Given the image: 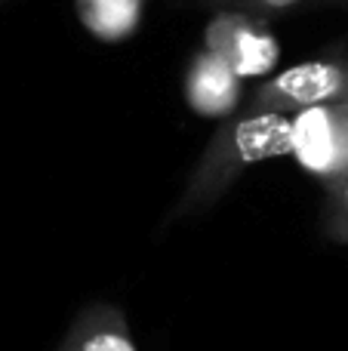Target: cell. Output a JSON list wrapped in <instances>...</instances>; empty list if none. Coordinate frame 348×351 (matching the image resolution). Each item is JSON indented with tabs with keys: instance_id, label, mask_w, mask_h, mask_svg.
Returning a JSON list of instances; mask_svg holds the SVG:
<instances>
[{
	"instance_id": "cell-10",
	"label": "cell",
	"mask_w": 348,
	"mask_h": 351,
	"mask_svg": "<svg viewBox=\"0 0 348 351\" xmlns=\"http://www.w3.org/2000/svg\"><path fill=\"white\" fill-rule=\"evenodd\" d=\"M336 56H343V59H348V43H345V47H343V49H339V53H336Z\"/></svg>"
},
{
	"instance_id": "cell-7",
	"label": "cell",
	"mask_w": 348,
	"mask_h": 351,
	"mask_svg": "<svg viewBox=\"0 0 348 351\" xmlns=\"http://www.w3.org/2000/svg\"><path fill=\"white\" fill-rule=\"evenodd\" d=\"M321 231L327 241L348 247V176L324 185V206H321Z\"/></svg>"
},
{
	"instance_id": "cell-6",
	"label": "cell",
	"mask_w": 348,
	"mask_h": 351,
	"mask_svg": "<svg viewBox=\"0 0 348 351\" xmlns=\"http://www.w3.org/2000/svg\"><path fill=\"white\" fill-rule=\"evenodd\" d=\"M77 10L92 34L117 40L139 22L142 0H77Z\"/></svg>"
},
{
	"instance_id": "cell-5",
	"label": "cell",
	"mask_w": 348,
	"mask_h": 351,
	"mask_svg": "<svg viewBox=\"0 0 348 351\" xmlns=\"http://www.w3.org/2000/svg\"><path fill=\"white\" fill-rule=\"evenodd\" d=\"M188 102L197 114H210V117H222L225 111H232L238 105L240 96V77L213 53L203 49L195 56L188 68Z\"/></svg>"
},
{
	"instance_id": "cell-2",
	"label": "cell",
	"mask_w": 348,
	"mask_h": 351,
	"mask_svg": "<svg viewBox=\"0 0 348 351\" xmlns=\"http://www.w3.org/2000/svg\"><path fill=\"white\" fill-rule=\"evenodd\" d=\"M324 105H348V59H308L271 74L250 93L247 111L296 114Z\"/></svg>"
},
{
	"instance_id": "cell-9",
	"label": "cell",
	"mask_w": 348,
	"mask_h": 351,
	"mask_svg": "<svg viewBox=\"0 0 348 351\" xmlns=\"http://www.w3.org/2000/svg\"><path fill=\"white\" fill-rule=\"evenodd\" d=\"M195 3H201V6H210V10H228V6H232L234 0H195Z\"/></svg>"
},
{
	"instance_id": "cell-3",
	"label": "cell",
	"mask_w": 348,
	"mask_h": 351,
	"mask_svg": "<svg viewBox=\"0 0 348 351\" xmlns=\"http://www.w3.org/2000/svg\"><path fill=\"white\" fill-rule=\"evenodd\" d=\"M314 142H324V145H318L302 158L308 173H314L324 185L348 176V105H324V108L299 111L293 154Z\"/></svg>"
},
{
	"instance_id": "cell-4",
	"label": "cell",
	"mask_w": 348,
	"mask_h": 351,
	"mask_svg": "<svg viewBox=\"0 0 348 351\" xmlns=\"http://www.w3.org/2000/svg\"><path fill=\"white\" fill-rule=\"evenodd\" d=\"M55 351H139L129 321L117 305L90 302L77 311Z\"/></svg>"
},
{
	"instance_id": "cell-8",
	"label": "cell",
	"mask_w": 348,
	"mask_h": 351,
	"mask_svg": "<svg viewBox=\"0 0 348 351\" xmlns=\"http://www.w3.org/2000/svg\"><path fill=\"white\" fill-rule=\"evenodd\" d=\"M299 3H306V0H234L228 10H238V12H244V16H253V19L269 22V19L281 16V12L296 10Z\"/></svg>"
},
{
	"instance_id": "cell-11",
	"label": "cell",
	"mask_w": 348,
	"mask_h": 351,
	"mask_svg": "<svg viewBox=\"0 0 348 351\" xmlns=\"http://www.w3.org/2000/svg\"><path fill=\"white\" fill-rule=\"evenodd\" d=\"M321 3H348V0H321Z\"/></svg>"
},
{
	"instance_id": "cell-1",
	"label": "cell",
	"mask_w": 348,
	"mask_h": 351,
	"mask_svg": "<svg viewBox=\"0 0 348 351\" xmlns=\"http://www.w3.org/2000/svg\"><path fill=\"white\" fill-rule=\"evenodd\" d=\"M296 145V114L275 111H240L216 127L207 148L201 152L195 170L185 182L179 200L173 204L166 222L191 219L207 213L222 200V194L250 170L271 158L293 154Z\"/></svg>"
}]
</instances>
